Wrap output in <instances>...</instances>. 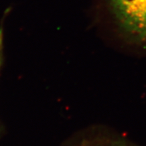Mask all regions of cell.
I'll use <instances>...</instances> for the list:
<instances>
[{"mask_svg": "<svg viewBox=\"0 0 146 146\" xmlns=\"http://www.w3.org/2000/svg\"><path fill=\"white\" fill-rule=\"evenodd\" d=\"M127 37L146 47V0H96Z\"/></svg>", "mask_w": 146, "mask_h": 146, "instance_id": "obj_1", "label": "cell"}, {"mask_svg": "<svg viewBox=\"0 0 146 146\" xmlns=\"http://www.w3.org/2000/svg\"><path fill=\"white\" fill-rule=\"evenodd\" d=\"M66 146H138L125 139L103 134H85L69 141Z\"/></svg>", "mask_w": 146, "mask_h": 146, "instance_id": "obj_2", "label": "cell"}, {"mask_svg": "<svg viewBox=\"0 0 146 146\" xmlns=\"http://www.w3.org/2000/svg\"><path fill=\"white\" fill-rule=\"evenodd\" d=\"M4 44H3V33L2 27H0V76L2 72L4 63Z\"/></svg>", "mask_w": 146, "mask_h": 146, "instance_id": "obj_3", "label": "cell"}]
</instances>
